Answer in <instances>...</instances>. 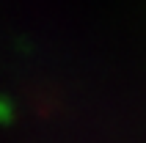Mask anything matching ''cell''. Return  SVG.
<instances>
[{"label": "cell", "mask_w": 146, "mask_h": 143, "mask_svg": "<svg viewBox=\"0 0 146 143\" xmlns=\"http://www.w3.org/2000/svg\"><path fill=\"white\" fill-rule=\"evenodd\" d=\"M17 119V107H14V99L6 94H0V127H11Z\"/></svg>", "instance_id": "obj_1"}]
</instances>
